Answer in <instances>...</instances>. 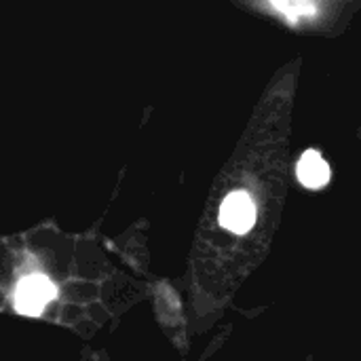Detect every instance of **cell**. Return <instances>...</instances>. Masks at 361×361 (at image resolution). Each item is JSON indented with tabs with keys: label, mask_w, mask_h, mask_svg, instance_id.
I'll return each mask as SVG.
<instances>
[{
	"label": "cell",
	"mask_w": 361,
	"mask_h": 361,
	"mask_svg": "<svg viewBox=\"0 0 361 361\" xmlns=\"http://www.w3.org/2000/svg\"><path fill=\"white\" fill-rule=\"evenodd\" d=\"M298 180L307 188H322L330 182V167L317 150H307L298 161Z\"/></svg>",
	"instance_id": "cell-3"
},
{
	"label": "cell",
	"mask_w": 361,
	"mask_h": 361,
	"mask_svg": "<svg viewBox=\"0 0 361 361\" xmlns=\"http://www.w3.org/2000/svg\"><path fill=\"white\" fill-rule=\"evenodd\" d=\"M57 296L55 286L42 277V275H32L25 277L15 294V307L23 315H40L42 309Z\"/></svg>",
	"instance_id": "cell-1"
},
{
	"label": "cell",
	"mask_w": 361,
	"mask_h": 361,
	"mask_svg": "<svg viewBox=\"0 0 361 361\" xmlns=\"http://www.w3.org/2000/svg\"><path fill=\"white\" fill-rule=\"evenodd\" d=\"M254 220H256V207L247 192L237 190L226 197V201L222 203V212H220L222 226H226L228 231L237 235H243L254 226Z\"/></svg>",
	"instance_id": "cell-2"
}]
</instances>
